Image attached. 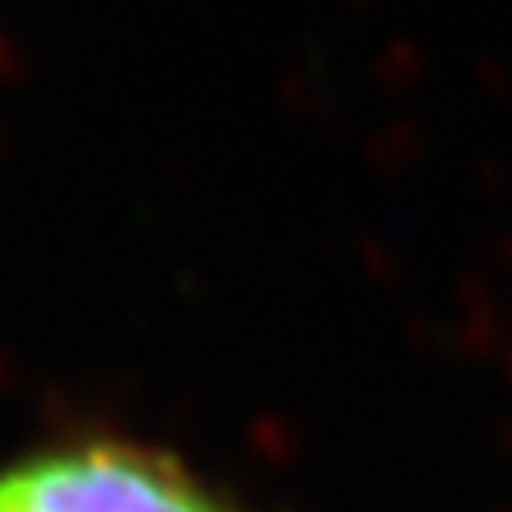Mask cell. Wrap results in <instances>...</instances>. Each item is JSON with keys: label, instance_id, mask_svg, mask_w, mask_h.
Returning <instances> with one entry per match:
<instances>
[{"label": "cell", "instance_id": "1", "mask_svg": "<svg viewBox=\"0 0 512 512\" xmlns=\"http://www.w3.org/2000/svg\"><path fill=\"white\" fill-rule=\"evenodd\" d=\"M0 512H222L186 476L125 448H81L0 476Z\"/></svg>", "mask_w": 512, "mask_h": 512}]
</instances>
